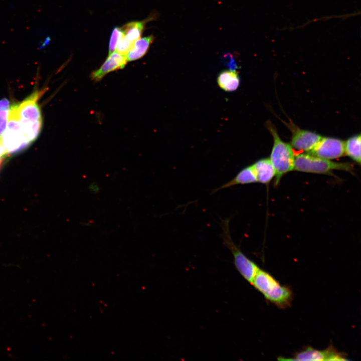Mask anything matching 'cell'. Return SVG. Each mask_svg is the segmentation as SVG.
Returning a JSON list of instances; mask_svg holds the SVG:
<instances>
[{
	"instance_id": "6da1fadb",
	"label": "cell",
	"mask_w": 361,
	"mask_h": 361,
	"mask_svg": "<svg viewBox=\"0 0 361 361\" xmlns=\"http://www.w3.org/2000/svg\"><path fill=\"white\" fill-rule=\"evenodd\" d=\"M251 284L260 292L265 298L277 306L285 308L291 305L292 293L285 286H282L269 273L259 269Z\"/></svg>"
},
{
	"instance_id": "7a4b0ae2",
	"label": "cell",
	"mask_w": 361,
	"mask_h": 361,
	"mask_svg": "<svg viewBox=\"0 0 361 361\" xmlns=\"http://www.w3.org/2000/svg\"><path fill=\"white\" fill-rule=\"evenodd\" d=\"M273 138V145L269 158L275 170V185L277 186L282 177L294 169L295 156L292 146L279 137L275 126L269 121L266 123Z\"/></svg>"
},
{
	"instance_id": "3957f363",
	"label": "cell",
	"mask_w": 361,
	"mask_h": 361,
	"mask_svg": "<svg viewBox=\"0 0 361 361\" xmlns=\"http://www.w3.org/2000/svg\"><path fill=\"white\" fill-rule=\"evenodd\" d=\"M221 237L224 244L231 251L235 266L241 276L251 284L254 277L260 269L258 265L248 258L233 241L230 232L229 220H222Z\"/></svg>"
},
{
	"instance_id": "277c9868",
	"label": "cell",
	"mask_w": 361,
	"mask_h": 361,
	"mask_svg": "<svg viewBox=\"0 0 361 361\" xmlns=\"http://www.w3.org/2000/svg\"><path fill=\"white\" fill-rule=\"evenodd\" d=\"M352 164L331 161L309 153H300L295 156L293 170L309 173L326 174L333 170L351 172Z\"/></svg>"
},
{
	"instance_id": "5b68a950",
	"label": "cell",
	"mask_w": 361,
	"mask_h": 361,
	"mask_svg": "<svg viewBox=\"0 0 361 361\" xmlns=\"http://www.w3.org/2000/svg\"><path fill=\"white\" fill-rule=\"evenodd\" d=\"M0 141L8 154L18 151L30 143L23 133L17 112V105L9 110L7 126Z\"/></svg>"
},
{
	"instance_id": "8992f818",
	"label": "cell",
	"mask_w": 361,
	"mask_h": 361,
	"mask_svg": "<svg viewBox=\"0 0 361 361\" xmlns=\"http://www.w3.org/2000/svg\"><path fill=\"white\" fill-rule=\"evenodd\" d=\"M44 93V90L36 91L20 104L17 105V112L21 125L42 121L37 101Z\"/></svg>"
},
{
	"instance_id": "52a82bcc",
	"label": "cell",
	"mask_w": 361,
	"mask_h": 361,
	"mask_svg": "<svg viewBox=\"0 0 361 361\" xmlns=\"http://www.w3.org/2000/svg\"><path fill=\"white\" fill-rule=\"evenodd\" d=\"M307 153L330 160L338 158L345 153L344 142L337 138L322 137L314 148Z\"/></svg>"
},
{
	"instance_id": "ba28073f",
	"label": "cell",
	"mask_w": 361,
	"mask_h": 361,
	"mask_svg": "<svg viewBox=\"0 0 361 361\" xmlns=\"http://www.w3.org/2000/svg\"><path fill=\"white\" fill-rule=\"evenodd\" d=\"M288 360H347L344 354L338 352L332 346L320 350L308 346L296 353L293 358Z\"/></svg>"
},
{
	"instance_id": "9c48e42d",
	"label": "cell",
	"mask_w": 361,
	"mask_h": 361,
	"mask_svg": "<svg viewBox=\"0 0 361 361\" xmlns=\"http://www.w3.org/2000/svg\"><path fill=\"white\" fill-rule=\"evenodd\" d=\"M127 61L126 56L114 51L109 54L99 69L91 73V79L95 81H100L109 73L124 68Z\"/></svg>"
},
{
	"instance_id": "30bf717a",
	"label": "cell",
	"mask_w": 361,
	"mask_h": 361,
	"mask_svg": "<svg viewBox=\"0 0 361 361\" xmlns=\"http://www.w3.org/2000/svg\"><path fill=\"white\" fill-rule=\"evenodd\" d=\"M321 137V136L314 132L295 128L293 131L291 146L297 150L308 152L314 148Z\"/></svg>"
},
{
	"instance_id": "8fae6325",
	"label": "cell",
	"mask_w": 361,
	"mask_h": 361,
	"mask_svg": "<svg viewBox=\"0 0 361 361\" xmlns=\"http://www.w3.org/2000/svg\"><path fill=\"white\" fill-rule=\"evenodd\" d=\"M257 178L252 165L241 169L231 179L213 191L216 193L222 189L229 188L239 185H247L257 183Z\"/></svg>"
},
{
	"instance_id": "7c38bea8",
	"label": "cell",
	"mask_w": 361,
	"mask_h": 361,
	"mask_svg": "<svg viewBox=\"0 0 361 361\" xmlns=\"http://www.w3.org/2000/svg\"><path fill=\"white\" fill-rule=\"evenodd\" d=\"M252 166L258 183L268 184L275 176L274 167L269 158L258 160Z\"/></svg>"
},
{
	"instance_id": "4fadbf2b",
	"label": "cell",
	"mask_w": 361,
	"mask_h": 361,
	"mask_svg": "<svg viewBox=\"0 0 361 361\" xmlns=\"http://www.w3.org/2000/svg\"><path fill=\"white\" fill-rule=\"evenodd\" d=\"M154 39V36L151 35L139 38L135 41L132 47L126 55L127 61H135L143 57L148 52Z\"/></svg>"
},
{
	"instance_id": "5bb4252c",
	"label": "cell",
	"mask_w": 361,
	"mask_h": 361,
	"mask_svg": "<svg viewBox=\"0 0 361 361\" xmlns=\"http://www.w3.org/2000/svg\"><path fill=\"white\" fill-rule=\"evenodd\" d=\"M240 82L239 75L234 70H224L219 74L217 78V83L220 87L228 92L236 90Z\"/></svg>"
},
{
	"instance_id": "9a60e30c",
	"label": "cell",
	"mask_w": 361,
	"mask_h": 361,
	"mask_svg": "<svg viewBox=\"0 0 361 361\" xmlns=\"http://www.w3.org/2000/svg\"><path fill=\"white\" fill-rule=\"evenodd\" d=\"M153 17L142 21H134L126 24L121 28L123 35L128 40L134 43L141 37L145 23L149 20H152Z\"/></svg>"
},
{
	"instance_id": "2e32d148",
	"label": "cell",
	"mask_w": 361,
	"mask_h": 361,
	"mask_svg": "<svg viewBox=\"0 0 361 361\" xmlns=\"http://www.w3.org/2000/svg\"><path fill=\"white\" fill-rule=\"evenodd\" d=\"M360 135L351 137L344 142V152L354 161L360 163Z\"/></svg>"
},
{
	"instance_id": "e0dca14e",
	"label": "cell",
	"mask_w": 361,
	"mask_h": 361,
	"mask_svg": "<svg viewBox=\"0 0 361 361\" xmlns=\"http://www.w3.org/2000/svg\"><path fill=\"white\" fill-rule=\"evenodd\" d=\"M133 43L122 35L117 43L115 50L119 54L126 56L132 47Z\"/></svg>"
},
{
	"instance_id": "ac0fdd59",
	"label": "cell",
	"mask_w": 361,
	"mask_h": 361,
	"mask_svg": "<svg viewBox=\"0 0 361 361\" xmlns=\"http://www.w3.org/2000/svg\"><path fill=\"white\" fill-rule=\"evenodd\" d=\"M122 35L120 28L115 27L113 29L109 43V54L115 51L117 43Z\"/></svg>"
},
{
	"instance_id": "d6986e66",
	"label": "cell",
	"mask_w": 361,
	"mask_h": 361,
	"mask_svg": "<svg viewBox=\"0 0 361 361\" xmlns=\"http://www.w3.org/2000/svg\"><path fill=\"white\" fill-rule=\"evenodd\" d=\"M9 110L0 111V138L5 131L8 119Z\"/></svg>"
},
{
	"instance_id": "ffe728a7",
	"label": "cell",
	"mask_w": 361,
	"mask_h": 361,
	"mask_svg": "<svg viewBox=\"0 0 361 361\" xmlns=\"http://www.w3.org/2000/svg\"><path fill=\"white\" fill-rule=\"evenodd\" d=\"M3 110H9V102L6 99L0 100V111Z\"/></svg>"
},
{
	"instance_id": "44dd1931",
	"label": "cell",
	"mask_w": 361,
	"mask_h": 361,
	"mask_svg": "<svg viewBox=\"0 0 361 361\" xmlns=\"http://www.w3.org/2000/svg\"><path fill=\"white\" fill-rule=\"evenodd\" d=\"M89 189L91 190V191L92 193H96V192H98L99 191V187L96 184H91L89 186Z\"/></svg>"
},
{
	"instance_id": "7402d4cb",
	"label": "cell",
	"mask_w": 361,
	"mask_h": 361,
	"mask_svg": "<svg viewBox=\"0 0 361 361\" xmlns=\"http://www.w3.org/2000/svg\"><path fill=\"white\" fill-rule=\"evenodd\" d=\"M8 153L0 141V156L6 155Z\"/></svg>"
},
{
	"instance_id": "603a6c76",
	"label": "cell",
	"mask_w": 361,
	"mask_h": 361,
	"mask_svg": "<svg viewBox=\"0 0 361 361\" xmlns=\"http://www.w3.org/2000/svg\"><path fill=\"white\" fill-rule=\"evenodd\" d=\"M5 156V155L0 156V167L4 160Z\"/></svg>"
}]
</instances>
